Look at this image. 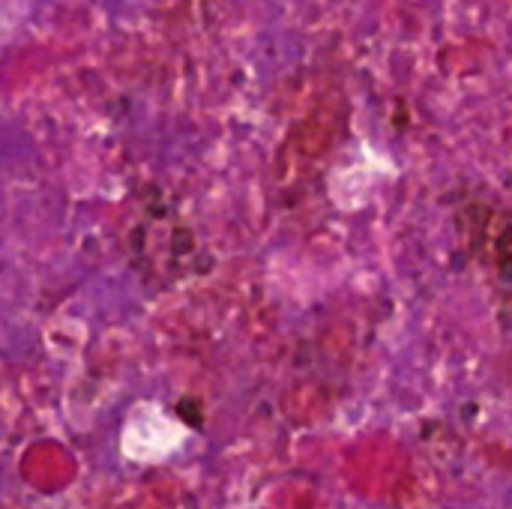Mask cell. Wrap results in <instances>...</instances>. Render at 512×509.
I'll return each instance as SVG.
<instances>
[]
</instances>
